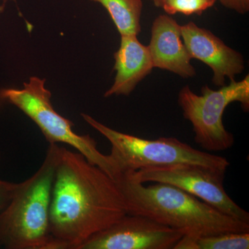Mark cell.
I'll list each match as a JSON object with an SVG mask.
<instances>
[{"mask_svg":"<svg viewBox=\"0 0 249 249\" xmlns=\"http://www.w3.org/2000/svg\"><path fill=\"white\" fill-rule=\"evenodd\" d=\"M127 214L114 178L78 152L60 147L52 186L50 232L60 249H77Z\"/></svg>","mask_w":249,"mask_h":249,"instance_id":"obj_1","label":"cell"},{"mask_svg":"<svg viewBox=\"0 0 249 249\" xmlns=\"http://www.w3.org/2000/svg\"><path fill=\"white\" fill-rule=\"evenodd\" d=\"M127 214H142L189 237L249 232V223L231 217L199 198L168 183L145 186L127 175L114 178Z\"/></svg>","mask_w":249,"mask_h":249,"instance_id":"obj_2","label":"cell"},{"mask_svg":"<svg viewBox=\"0 0 249 249\" xmlns=\"http://www.w3.org/2000/svg\"><path fill=\"white\" fill-rule=\"evenodd\" d=\"M58 144H49L40 168L18 183L0 212V245L7 249H60L50 232V204Z\"/></svg>","mask_w":249,"mask_h":249,"instance_id":"obj_3","label":"cell"},{"mask_svg":"<svg viewBox=\"0 0 249 249\" xmlns=\"http://www.w3.org/2000/svg\"><path fill=\"white\" fill-rule=\"evenodd\" d=\"M81 116L110 142L109 156L114 165L115 176L143 168L177 164L201 165L227 172L230 165L225 157L196 150L175 137H160L155 140L139 138L111 129L88 114H81Z\"/></svg>","mask_w":249,"mask_h":249,"instance_id":"obj_4","label":"cell"},{"mask_svg":"<svg viewBox=\"0 0 249 249\" xmlns=\"http://www.w3.org/2000/svg\"><path fill=\"white\" fill-rule=\"evenodd\" d=\"M45 79L31 77L22 89H0V99L14 105L30 118L49 144L65 143L73 147L88 161L114 178L116 172L109 155L101 153L97 142L88 134H76L72 129L73 123L54 109L52 93L45 88Z\"/></svg>","mask_w":249,"mask_h":249,"instance_id":"obj_5","label":"cell"},{"mask_svg":"<svg viewBox=\"0 0 249 249\" xmlns=\"http://www.w3.org/2000/svg\"><path fill=\"white\" fill-rule=\"evenodd\" d=\"M239 102L245 111L249 109V75L240 81L231 80L217 90L207 85L201 95L193 92L189 86L178 93V103L186 120L193 124L195 142L209 152L224 151L235 142L233 135L226 129L223 115L231 103Z\"/></svg>","mask_w":249,"mask_h":249,"instance_id":"obj_6","label":"cell"},{"mask_svg":"<svg viewBox=\"0 0 249 249\" xmlns=\"http://www.w3.org/2000/svg\"><path fill=\"white\" fill-rule=\"evenodd\" d=\"M122 173H127L139 183H165L178 187L223 213L249 223V213L236 204L226 192V172L201 165L177 164Z\"/></svg>","mask_w":249,"mask_h":249,"instance_id":"obj_7","label":"cell"},{"mask_svg":"<svg viewBox=\"0 0 249 249\" xmlns=\"http://www.w3.org/2000/svg\"><path fill=\"white\" fill-rule=\"evenodd\" d=\"M183 236L146 216L126 214L77 249H174Z\"/></svg>","mask_w":249,"mask_h":249,"instance_id":"obj_8","label":"cell"},{"mask_svg":"<svg viewBox=\"0 0 249 249\" xmlns=\"http://www.w3.org/2000/svg\"><path fill=\"white\" fill-rule=\"evenodd\" d=\"M181 32L191 59L200 60L212 70L213 83L216 86L225 85L227 78L231 81L235 80L245 70L242 54L226 45L211 31L190 22L181 26Z\"/></svg>","mask_w":249,"mask_h":249,"instance_id":"obj_9","label":"cell"},{"mask_svg":"<svg viewBox=\"0 0 249 249\" xmlns=\"http://www.w3.org/2000/svg\"><path fill=\"white\" fill-rule=\"evenodd\" d=\"M147 47L154 68L167 70L185 78L196 76V70L181 37V26L173 18L160 15L156 18Z\"/></svg>","mask_w":249,"mask_h":249,"instance_id":"obj_10","label":"cell"},{"mask_svg":"<svg viewBox=\"0 0 249 249\" xmlns=\"http://www.w3.org/2000/svg\"><path fill=\"white\" fill-rule=\"evenodd\" d=\"M121 37L120 47L114 55L115 80L105 93L106 98L113 95L128 96L154 69L148 47L139 42L137 36Z\"/></svg>","mask_w":249,"mask_h":249,"instance_id":"obj_11","label":"cell"},{"mask_svg":"<svg viewBox=\"0 0 249 249\" xmlns=\"http://www.w3.org/2000/svg\"><path fill=\"white\" fill-rule=\"evenodd\" d=\"M107 10L121 36H137L140 33L142 0H90Z\"/></svg>","mask_w":249,"mask_h":249,"instance_id":"obj_12","label":"cell"},{"mask_svg":"<svg viewBox=\"0 0 249 249\" xmlns=\"http://www.w3.org/2000/svg\"><path fill=\"white\" fill-rule=\"evenodd\" d=\"M249 232H228L189 237L183 235L174 249H249Z\"/></svg>","mask_w":249,"mask_h":249,"instance_id":"obj_13","label":"cell"},{"mask_svg":"<svg viewBox=\"0 0 249 249\" xmlns=\"http://www.w3.org/2000/svg\"><path fill=\"white\" fill-rule=\"evenodd\" d=\"M217 0H166L160 6L166 14L201 15L204 11L212 7Z\"/></svg>","mask_w":249,"mask_h":249,"instance_id":"obj_14","label":"cell"},{"mask_svg":"<svg viewBox=\"0 0 249 249\" xmlns=\"http://www.w3.org/2000/svg\"><path fill=\"white\" fill-rule=\"evenodd\" d=\"M18 186V183L0 179V212L12 199Z\"/></svg>","mask_w":249,"mask_h":249,"instance_id":"obj_15","label":"cell"},{"mask_svg":"<svg viewBox=\"0 0 249 249\" xmlns=\"http://www.w3.org/2000/svg\"><path fill=\"white\" fill-rule=\"evenodd\" d=\"M227 9L233 10L240 14H245L249 11V0H217Z\"/></svg>","mask_w":249,"mask_h":249,"instance_id":"obj_16","label":"cell"},{"mask_svg":"<svg viewBox=\"0 0 249 249\" xmlns=\"http://www.w3.org/2000/svg\"><path fill=\"white\" fill-rule=\"evenodd\" d=\"M165 1H166V0H152L154 4H155V6H157V8H160V6L164 3Z\"/></svg>","mask_w":249,"mask_h":249,"instance_id":"obj_17","label":"cell"},{"mask_svg":"<svg viewBox=\"0 0 249 249\" xmlns=\"http://www.w3.org/2000/svg\"><path fill=\"white\" fill-rule=\"evenodd\" d=\"M14 1L15 2H16V0H5L4 4H2V6H5V4H6V1Z\"/></svg>","mask_w":249,"mask_h":249,"instance_id":"obj_18","label":"cell"},{"mask_svg":"<svg viewBox=\"0 0 249 249\" xmlns=\"http://www.w3.org/2000/svg\"><path fill=\"white\" fill-rule=\"evenodd\" d=\"M4 7H3L2 6H0V13L2 12L3 10H4Z\"/></svg>","mask_w":249,"mask_h":249,"instance_id":"obj_19","label":"cell"},{"mask_svg":"<svg viewBox=\"0 0 249 249\" xmlns=\"http://www.w3.org/2000/svg\"><path fill=\"white\" fill-rule=\"evenodd\" d=\"M0 160H1V152H0Z\"/></svg>","mask_w":249,"mask_h":249,"instance_id":"obj_20","label":"cell"},{"mask_svg":"<svg viewBox=\"0 0 249 249\" xmlns=\"http://www.w3.org/2000/svg\"><path fill=\"white\" fill-rule=\"evenodd\" d=\"M0 248H1V245H0Z\"/></svg>","mask_w":249,"mask_h":249,"instance_id":"obj_21","label":"cell"}]
</instances>
